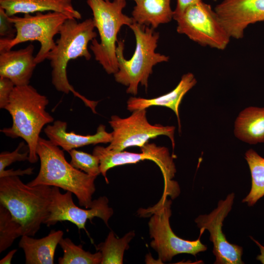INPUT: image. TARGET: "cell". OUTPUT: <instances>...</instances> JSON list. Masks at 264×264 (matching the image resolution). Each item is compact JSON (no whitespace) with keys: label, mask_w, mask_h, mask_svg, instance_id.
I'll return each mask as SVG.
<instances>
[{"label":"cell","mask_w":264,"mask_h":264,"mask_svg":"<svg viewBox=\"0 0 264 264\" xmlns=\"http://www.w3.org/2000/svg\"><path fill=\"white\" fill-rule=\"evenodd\" d=\"M49 100L30 85L15 86L4 109L12 119V125L0 132L6 136L21 137L26 143L28 161L35 163L39 157L36 150L40 134L44 126L54 122V118L46 110Z\"/></svg>","instance_id":"obj_1"},{"label":"cell","mask_w":264,"mask_h":264,"mask_svg":"<svg viewBox=\"0 0 264 264\" xmlns=\"http://www.w3.org/2000/svg\"><path fill=\"white\" fill-rule=\"evenodd\" d=\"M40 161L37 176L27 183L30 186L40 185L57 187L73 194L79 204L89 208L95 191L96 176H90L73 167L61 150L49 140L40 137L36 150Z\"/></svg>","instance_id":"obj_2"},{"label":"cell","mask_w":264,"mask_h":264,"mask_svg":"<svg viewBox=\"0 0 264 264\" xmlns=\"http://www.w3.org/2000/svg\"><path fill=\"white\" fill-rule=\"evenodd\" d=\"M52 190V186L24 184L19 176L0 177V204L21 225L23 235L34 236L49 214Z\"/></svg>","instance_id":"obj_3"},{"label":"cell","mask_w":264,"mask_h":264,"mask_svg":"<svg viewBox=\"0 0 264 264\" xmlns=\"http://www.w3.org/2000/svg\"><path fill=\"white\" fill-rule=\"evenodd\" d=\"M95 23L93 19H87L78 22L76 19L68 18L62 24L60 37L56 42L55 48L48 54L46 59L50 61L52 68V84L57 90L65 94L72 92L85 104L89 100L77 92L69 84L66 68L72 59L84 57L89 60L91 55L88 50L89 42L95 39Z\"/></svg>","instance_id":"obj_4"},{"label":"cell","mask_w":264,"mask_h":264,"mask_svg":"<svg viewBox=\"0 0 264 264\" xmlns=\"http://www.w3.org/2000/svg\"><path fill=\"white\" fill-rule=\"evenodd\" d=\"M129 27L135 36V50L132 58L126 60L123 53L124 42H117L116 53L118 70L114 76L117 82L128 87L127 93L135 95L139 84L147 88L153 66L158 63L168 62L169 57L155 52L159 33L154 28L134 22Z\"/></svg>","instance_id":"obj_5"},{"label":"cell","mask_w":264,"mask_h":264,"mask_svg":"<svg viewBox=\"0 0 264 264\" xmlns=\"http://www.w3.org/2000/svg\"><path fill=\"white\" fill-rule=\"evenodd\" d=\"M87 2L92 12L100 40L99 42L93 39L90 49L106 72L114 74L118 70L116 53L118 33L122 26H129L134 21L132 17L123 13L126 5V0H87Z\"/></svg>","instance_id":"obj_6"},{"label":"cell","mask_w":264,"mask_h":264,"mask_svg":"<svg viewBox=\"0 0 264 264\" xmlns=\"http://www.w3.org/2000/svg\"><path fill=\"white\" fill-rule=\"evenodd\" d=\"M162 195L159 202L148 209H140L138 215L149 217L153 215L149 221L150 235L153 240L151 246L158 253L161 262L172 260L177 254L186 253L196 256L205 251L207 247L200 241L204 229H200L199 237L195 241H188L177 236L172 230L169 219L172 214L171 200Z\"/></svg>","instance_id":"obj_7"},{"label":"cell","mask_w":264,"mask_h":264,"mask_svg":"<svg viewBox=\"0 0 264 264\" xmlns=\"http://www.w3.org/2000/svg\"><path fill=\"white\" fill-rule=\"evenodd\" d=\"M69 18L59 12H37L35 15L25 14L22 17H9L16 29L12 39H0V52L11 50L15 45L28 41H38L40 48L35 56L37 64L46 59L48 53L56 46L54 36L59 33L64 22Z\"/></svg>","instance_id":"obj_8"},{"label":"cell","mask_w":264,"mask_h":264,"mask_svg":"<svg viewBox=\"0 0 264 264\" xmlns=\"http://www.w3.org/2000/svg\"><path fill=\"white\" fill-rule=\"evenodd\" d=\"M176 31L202 46L224 49L230 37L211 6L202 0L187 6L182 11L174 12Z\"/></svg>","instance_id":"obj_9"},{"label":"cell","mask_w":264,"mask_h":264,"mask_svg":"<svg viewBox=\"0 0 264 264\" xmlns=\"http://www.w3.org/2000/svg\"><path fill=\"white\" fill-rule=\"evenodd\" d=\"M109 123L113 130L111 141L107 147L109 149L121 151L132 146L141 148L150 139L159 135L168 136L174 149L175 127L150 124L147 118L146 109L135 110L124 118L112 115Z\"/></svg>","instance_id":"obj_10"},{"label":"cell","mask_w":264,"mask_h":264,"mask_svg":"<svg viewBox=\"0 0 264 264\" xmlns=\"http://www.w3.org/2000/svg\"><path fill=\"white\" fill-rule=\"evenodd\" d=\"M52 187L49 214L44 224L50 226L58 221H68L76 225L79 229H83L88 233L85 227L87 220L91 222L94 217H98L109 226L108 221L113 211L109 206V199L106 197H100L93 200L90 208L82 209L74 203L72 193L66 191L62 194L59 188Z\"/></svg>","instance_id":"obj_11"},{"label":"cell","mask_w":264,"mask_h":264,"mask_svg":"<svg viewBox=\"0 0 264 264\" xmlns=\"http://www.w3.org/2000/svg\"><path fill=\"white\" fill-rule=\"evenodd\" d=\"M235 194L231 193L220 200L217 207L211 213L200 215L195 220L199 228L207 229L210 233V241L213 244V253L216 257L215 264H242L243 248L229 242L223 233V222L232 208Z\"/></svg>","instance_id":"obj_12"},{"label":"cell","mask_w":264,"mask_h":264,"mask_svg":"<svg viewBox=\"0 0 264 264\" xmlns=\"http://www.w3.org/2000/svg\"><path fill=\"white\" fill-rule=\"evenodd\" d=\"M230 38H242L250 24L264 21V0H223L214 9Z\"/></svg>","instance_id":"obj_13"},{"label":"cell","mask_w":264,"mask_h":264,"mask_svg":"<svg viewBox=\"0 0 264 264\" xmlns=\"http://www.w3.org/2000/svg\"><path fill=\"white\" fill-rule=\"evenodd\" d=\"M140 148L141 153L117 151L101 146H96L94 148L92 154L98 157L101 174L107 183H109V181L107 177V172L115 166L135 164L144 160L153 161L160 166L167 158L168 151L165 147H158L154 143L148 142Z\"/></svg>","instance_id":"obj_14"},{"label":"cell","mask_w":264,"mask_h":264,"mask_svg":"<svg viewBox=\"0 0 264 264\" xmlns=\"http://www.w3.org/2000/svg\"><path fill=\"white\" fill-rule=\"evenodd\" d=\"M34 50V46L30 44L19 50L0 52V76L10 79L15 86L29 85L38 65Z\"/></svg>","instance_id":"obj_15"},{"label":"cell","mask_w":264,"mask_h":264,"mask_svg":"<svg viewBox=\"0 0 264 264\" xmlns=\"http://www.w3.org/2000/svg\"><path fill=\"white\" fill-rule=\"evenodd\" d=\"M66 129V122L56 120L44 128V132L52 143L67 152L88 145L110 143L112 139L111 132H107L106 126L102 124L92 135L78 134L74 132H67Z\"/></svg>","instance_id":"obj_16"},{"label":"cell","mask_w":264,"mask_h":264,"mask_svg":"<svg viewBox=\"0 0 264 264\" xmlns=\"http://www.w3.org/2000/svg\"><path fill=\"white\" fill-rule=\"evenodd\" d=\"M197 83L194 75L190 72L184 74L176 87L171 91L152 99L131 97L127 101V109L130 111L137 110L146 109L152 106L165 107L171 109L176 114L179 131L181 125L179 115L180 103L186 93Z\"/></svg>","instance_id":"obj_17"},{"label":"cell","mask_w":264,"mask_h":264,"mask_svg":"<svg viewBox=\"0 0 264 264\" xmlns=\"http://www.w3.org/2000/svg\"><path fill=\"white\" fill-rule=\"evenodd\" d=\"M72 0H0V7L6 14L13 16L19 13L53 11L63 13L76 20L81 19V13L72 4Z\"/></svg>","instance_id":"obj_18"},{"label":"cell","mask_w":264,"mask_h":264,"mask_svg":"<svg viewBox=\"0 0 264 264\" xmlns=\"http://www.w3.org/2000/svg\"><path fill=\"white\" fill-rule=\"evenodd\" d=\"M62 230H51L44 237L35 239L23 235L19 243L25 255L26 264H53L57 245L63 238Z\"/></svg>","instance_id":"obj_19"},{"label":"cell","mask_w":264,"mask_h":264,"mask_svg":"<svg viewBox=\"0 0 264 264\" xmlns=\"http://www.w3.org/2000/svg\"><path fill=\"white\" fill-rule=\"evenodd\" d=\"M234 134L250 144L264 142V108L249 107L242 111L235 122Z\"/></svg>","instance_id":"obj_20"},{"label":"cell","mask_w":264,"mask_h":264,"mask_svg":"<svg viewBox=\"0 0 264 264\" xmlns=\"http://www.w3.org/2000/svg\"><path fill=\"white\" fill-rule=\"evenodd\" d=\"M135 5L132 11L134 22L154 29L173 19L172 0H133Z\"/></svg>","instance_id":"obj_21"},{"label":"cell","mask_w":264,"mask_h":264,"mask_svg":"<svg viewBox=\"0 0 264 264\" xmlns=\"http://www.w3.org/2000/svg\"><path fill=\"white\" fill-rule=\"evenodd\" d=\"M245 159L251 173V187L242 202L252 206L264 196V158L251 149L245 153Z\"/></svg>","instance_id":"obj_22"},{"label":"cell","mask_w":264,"mask_h":264,"mask_svg":"<svg viewBox=\"0 0 264 264\" xmlns=\"http://www.w3.org/2000/svg\"><path fill=\"white\" fill-rule=\"evenodd\" d=\"M135 236L134 231H130L123 238H115L113 231H110L104 242L95 246L102 255L101 264H122L124 251L129 247V243Z\"/></svg>","instance_id":"obj_23"},{"label":"cell","mask_w":264,"mask_h":264,"mask_svg":"<svg viewBox=\"0 0 264 264\" xmlns=\"http://www.w3.org/2000/svg\"><path fill=\"white\" fill-rule=\"evenodd\" d=\"M59 245L64 254L58 259L59 264H101L102 255L100 251L92 254L83 249L82 245H75L68 238L61 239Z\"/></svg>","instance_id":"obj_24"},{"label":"cell","mask_w":264,"mask_h":264,"mask_svg":"<svg viewBox=\"0 0 264 264\" xmlns=\"http://www.w3.org/2000/svg\"><path fill=\"white\" fill-rule=\"evenodd\" d=\"M23 235L21 225L9 211L0 204V253L5 251L18 237Z\"/></svg>","instance_id":"obj_25"},{"label":"cell","mask_w":264,"mask_h":264,"mask_svg":"<svg viewBox=\"0 0 264 264\" xmlns=\"http://www.w3.org/2000/svg\"><path fill=\"white\" fill-rule=\"evenodd\" d=\"M68 153L71 157L70 163L74 168L94 176L101 174L98 157L76 149H72Z\"/></svg>","instance_id":"obj_26"},{"label":"cell","mask_w":264,"mask_h":264,"mask_svg":"<svg viewBox=\"0 0 264 264\" xmlns=\"http://www.w3.org/2000/svg\"><path fill=\"white\" fill-rule=\"evenodd\" d=\"M23 146L24 142H21L14 151L11 152L4 151L0 154V172L15 162L28 160V150L23 153L20 152Z\"/></svg>","instance_id":"obj_27"},{"label":"cell","mask_w":264,"mask_h":264,"mask_svg":"<svg viewBox=\"0 0 264 264\" xmlns=\"http://www.w3.org/2000/svg\"><path fill=\"white\" fill-rule=\"evenodd\" d=\"M16 34L14 23L10 20L5 10L0 7V38L13 39Z\"/></svg>","instance_id":"obj_28"},{"label":"cell","mask_w":264,"mask_h":264,"mask_svg":"<svg viewBox=\"0 0 264 264\" xmlns=\"http://www.w3.org/2000/svg\"><path fill=\"white\" fill-rule=\"evenodd\" d=\"M14 83L9 79L0 76V108L4 109L10 95L15 88Z\"/></svg>","instance_id":"obj_29"},{"label":"cell","mask_w":264,"mask_h":264,"mask_svg":"<svg viewBox=\"0 0 264 264\" xmlns=\"http://www.w3.org/2000/svg\"><path fill=\"white\" fill-rule=\"evenodd\" d=\"M33 168L29 167L24 170L14 169L4 170L0 172V177L12 176H22L24 175H30L33 173Z\"/></svg>","instance_id":"obj_30"},{"label":"cell","mask_w":264,"mask_h":264,"mask_svg":"<svg viewBox=\"0 0 264 264\" xmlns=\"http://www.w3.org/2000/svg\"><path fill=\"white\" fill-rule=\"evenodd\" d=\"M201 0H177V4L175 13H178L182 11L187 6Z\"/></svg>","instance_id":"obj_31"},{"label":"cell","mask_w":264,"mask_h":264,"mask_svg":"<svg viewBox=\"0 0 264 264\" xmlns=\"http://www.w3.org/2000/svg\"><path fill=\"white\" fill-rule=\"evenodd\" d=\"M251 240L257 245L260 250V254L258 255L256 259L259 261L262 264H264V245L261 244L258 241L253 238L252 237H250Z\"/></svg>","instance_id":"obj_32"},{"label":"cell","mask_w":264,"mask_h":264,"mask_svg":"<svg viewBox=\"0 0 264 264\" xmlns=\"http://www.w3.org/2000/svg\"><path fill=\"white\" fill-rule=\"evenodd\" d=\"M17 250L15 249L9 251L6 255L0 260V264H10L11 260Z\"/></svg>","instance_id":"obj_33"}]
</instances>
